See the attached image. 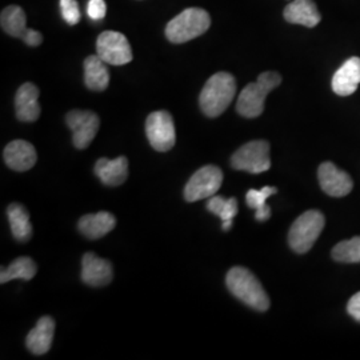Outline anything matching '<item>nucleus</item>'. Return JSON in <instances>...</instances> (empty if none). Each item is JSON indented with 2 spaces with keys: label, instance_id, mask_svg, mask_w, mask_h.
<instances>
[{
  "label": "nucleus",
  "instance_id": "1",
  "mask_svg": "<svg viewBox=\"0 0 360 360\" xmlns=\"http://www.w3.org/2000/svg\"><path fill=\"white\" fill-rule=\"evenodd\" d=\"M226 283L232 295L248 307L260 312L270 309V297L251 271L245 267H233L226 276Z\"/></svg>",
  "mask_w": 360,
  "mask_h": 360
},
{
  "label": "nucleus",
  "instance_id": "2",
  "mask_svg": "<svg viewBox=\"0 0 360 360\" xmlns=\"http://www.w3.org/2000/svg\"><path fill=\"white\" fill-rule=\"evenodd\" d=\"M236 94V80L229 72H217L210 77L200 92L199 104L205 115L218 117L221 115Z\"/></svg>",
  "mask_w": 360,
  "mask_h": 360
},
{
  "label": "nucleus",
  "instance_id": "3",
  "mask_svg": "<svg viewBox=\"0 0 360 360\" xmlns=\"http://www.w3.org/2000/svg\"><path fill=\"white\" fill-rule=\"evenodd\" d=\"M282 83L281 74L267 71L260 74L257 82L247 84L240 92L236 103V111L247 119H254L264 111V102L271 91Z\"/></svg>",
  "mask_w": 360,
  "mask_h": 360
},
{
  "label": "nucleus",
  "instance_id": "4",
  "mask_svg": "<svg viewBox=\"0 0 360 360\" xmlns=\"http://www.w3.org/2000/svg\"><path fill=\"white\" fill-rule=\"evenodd\" d=\"M211 26V16L203 8H187L174 18L166 27L171 43L181 44L202 37Z\"/></svg>",
  "mask_w": 360,
  "mask_h": 360
},
{
  "label": "nucleus",
  "instance_id": "5",
  "mask_svg": "<svg viewBox=\"0 0 360 360\" xmlns=\"http://www.w3.org/2000/svg\"><path fill=\"white\" fill-rule=\"evenodd\" d=\"M326 220L322 212L309 210L296 219L288 232V245L297 252L306 254L315 245L324 229Z\"/></svg>",
  "mask_w": 360,
  "mask_h": 360
},
{
  "label": "nucleus",
  "instance_id": "6",
  "mask_svg": "<svg viewBox=\"0 0 360 360\" xmlns=\"http://www.w3.org/2000/svg\"><path fill=\"white\" fill-rule=\"evenodd\" d=\"M232 168L250 174H262L271 167L270 143L252 141L242 146L231 158Z\"/></svg>",
  "mask_w": 360,
  "mask_h": 360
},
{
  "label": "nucleus",
  "instance_id": "7",
  "mask_svg": "<svg viewBox=\"0 0 360 360\" xmlns=\"http://www.w3.org/2000/svg\"><path fill=\"white\" fill-rule=\"evenodd\" d=\"M223 181V172L212 165L198 169L184 187V199L190 203L211 198L218 193Z\"/></svg>",
  "mask_w": 360,
  "mask_h": 360
},
{
  "label": "nucleus",
  "instance_id": "8",
  "mask_svg": "<svg viewBox=\"0 0 360 360\" xmlns=\"http://www.w3.org/2000/svg\"><path fill=\"white\" fill-rule=\"evenodd\" d=\"M146 134L156 151L167 153L176 142L174 119L167 111H155L146 122Z\"/></svg>",
  "mask_w": 360,
  "mask_h": 360
},
{
  "label": "nucleus",
  "instance_id": "9",
  "mask_svg": "<svg viewBox=\"0 0 360 360\" xmlns=\"http://www.w3.org/2000/svg\"><path fill=\"white\" fill-rule=\"evenodd\" d=\"M98 56L107 65H127L134 55L129 39L117 31H104L96 40Z\"/></svg>",
  "mask_w": 360,
  "mask_h": 360
},
{
  "label": "nucleus",
  "instance_id": "10",
  "mask_svg": "<svg viewBox=\"0 0 360 360\" xmlns=\"http://www.w3.org/2000/svg\"><path fill=\"white\" fill-rule=\"evenodd\" d=\"M65 123L72 131V143L79 150H84L95 139L101 119L92 111L72 110L65 116Z\"/></svg>",
  "mask_w": 360,
  "mask_h": 360
},
{
  "label": "nucleus",
  "instance_id": "11",
  "mask_svg": "<svg viewBox=\"0 0 360 360\" xmlns=\"http://www.w3.org/2000/svg\"><path fill=\"white\" fill-rule=\"evenodd\" d=\"M318 178L323 191L334 198L346 196L354 187V181L347 172L336 167L331 162H324L319 166Z\"/></svg>",
  "mask_w": 360,
  "mask_h": 360
},
{
  "label": "nucleus",
  "instance_id": "12",
  "mask_svg": "<svg viewBox=\"0 0 360 360\" xmlns=\"http://www.w3.org/2000/svg\"><path fill=\"white\" fill-rule=\"evenodd\" d=\"M114 278V269L110 260L87 252L82 259V281L92 287L107 285Z\"/></svg>",
  "mask_w": 360,
  "mask_h": 360
},
{
  "label": "nucleus",
  "instance_id": "13",
  "mask_svg": "<svg viewBox=\"0 0 360 360\" xmlns=\"http://www.w3.org/2000/svg\"><path fill=\"white\" fill-rule=\"evenodd\" d=\"M3 158L6 165L11 169L18 172H25L35 166L38 160V154L31 143L26 141H13L6 146Z\"/></svg>",
  "mask_w": 360,
  "mask_h": 360
},
{
  "label": "nucleus",
  "instance_id": "14",
  "mask_svg": "<svg viewBox=\"0 0 360 360\" xmlns=\"http://www.w3.org/2000/svg\"><path fill=\"white\" fill-rule=\"evenodd\" d=\"M39 89L32 83H25L15 95V112L20 122H35L40 116Z\"/></svg>",
  "mask_w": 360,
  "mask_h": 360
},
{
  "label": "nucleus",
  "instance_id": "15",
  "mask_svg": "<svg viewBox=\"0 0 360 360\" xmlns=\"http://www.w3.org/2000/svg\"><path fill=\"white\" fill-rule=\"evenodd\" d=\"M360 84V58L352 56L335 72L331 86L336 95L349 96Z\"/></svg>",
  "mask_w": 360,
  "mask_h": 360
},
{
  "label": "nucleus",
  "instance_id": "16",
  "mask_svg": "<svg viewBox=\"0 0 360 360\" xmlns=\"http://www.w3.org/2000/svg\"><path fill=\"white\" fill-rule=\"evenodd\" d=\"M283 15L288 23L309 28L318 26L322 20V15L314 0H294L284 8Z\"/></svg>",
  "mask_w": 360,
  "mask_h": 360
},
{
  "label": "nucleus",
  "instance_id": "17",
  "mask_svg": "<svg viewBox=\"0 0 360 360\" xmlns=\"http://www.w3.org/2000/svg\"><path fill=\"white\" fill-rule=\"evenodd\" d=\"M94 171L105 186H120L129 178V160L126 156H119L112 160L102 158L96 162Z\"/></svg>",
  "mask_w": 360,
  "mask_h": 360
},
{
  "label": "nucleus",
  "instance_id": "18",
  "mask_svg": "<svg viewBox=\"0 0 360 360\" xmlns=\"http://www.w3.org/2000/svg\"><path fill=\"white\" fill-rule=\"evenodd\" d=\"M55 334V322L51 316H43L27 335L26 346L34 355H44L50 351Z\"/></svg>",
  "mask_w": 360,
  "mask_h": 360
},
{
  "label": "nucleus",
  "instance_id": "19",
  "mask_svg": "<svg viewBox=\"0 0 360 360\" xmlns=\"http://www.w3.org/2000/svg\"><path fill=\"white\" fill-rule=\"evenodd\" d=\"M115 217L105 211L98 212V214L84 215L77 223L79 231L82 232L86 238L92 239V240L103 238L104 235L112 231L115 229Z\"/></svg>",
  "mask_w": 360,
  "mask_h": 360
},
{
  "label": "nucleus",
  "instance_id": "20",
  "mask_svg": "<svg viewBox=\"0 0 360 360\" xmlns=\"http://www.w3.org/2000/svg\"><path fill=\"white\" fill-rule=\"evenodd\" d=\"M84 83L91 91H104L110 84L107 63L98 55H91L84 60Z\"/></svg>",
  "mask_w": 360,
  "mask_h": 360
},
{
  "label": "nucleus",
  "instance_id": "21",
  "mask_svg": "<svg viewBox=\"0 0 360 360\" xmlns=\"http://www.w3.org/2000/svg\"><path fill=\"white\" fill-rule=\"evenodd\" d=\"M0 25L6 34L13 38H25L28 30L26 13L19 6L6 7L0 15Z\"/></svg>",
  "mask_w": 360,
  "mask_h": 360
},
{
  "label": "nucleus",
  "instance_id": "22",
  "mask_svg": "<svg viewBox=\"0 0 360 360\" xmlns=\"http://www.w3.org/2000/svg\"><path fill=\"white\" fill-rule=\"evenodd\" d=\"M13 238L19 242H28L32 236V226L30 223V214L20 203H13L7 208Z\"/></svg>",
  "mask_w": 360,
  "mask_h": 360
},
{
  "label": "nucleus",
  "instance_id": "23",
  "mask_svg": "<svg viewBox=\"0 0 360 360\" xmlns=\"http://www.w3.org/2000/svg\"><path fill=\"white\" fill-rule=\"evenodd\" d=\"M37 271H38V267L31 257H18L7 269H1L0 283H7L13 279L31 281L37 275Z\"/></svg>",
  "mask_w": 360,
  "mask_h": 360
},
{
  "label": "nucleus",
  "instance_id": "24",
  "mask_svg": "<svg viewBox=\"0 0 360 360\" xmlns=\"http://www.w3.org/2000/svg\"><path fill=\"white\" fill-rule=\"evenodd\" d=\"M276 193H278V188L266 186L262 190H250L245 195L247 206L257 211L255 219L257 221H266L270 219L271 208L267 206L266 200Z\"/></svg>",
  "mask_w": 360,
  "mask_h": 360
},
{
  "label": "nucleus",
  "instance_id": "25",
  "mask_svg": "<svg viewBox=\"0 0 360 360\" xmlns=\"http://www.w3.org/2000/svg\"><path fill=\"white\" fill-rule=\"evenodd\" d=\"M331 255L339 263H360V236L338 243Z\"/></svg>",
  "mask_w": 360,
  "mask_h": 360
},
{
  "label": "nucleus",
  "instance_id": "26",
  "mask_svg": "<svg viewBox=\"0 0 360 360\" xmlns=\"http://www.w3.org/2000/svg\"><path fill=\"white\" fill-rule=\"evenodd\" d=\"M207 210L221 219V221L232 220L238 214V200L235 198L224 199L223 196L208 198Z\"/></svg>",
  "mask_w": 360,
  "mask_h": 360
},
{
  "label": "nucleus",
  "instance_id": "27",
  "mask_svg": "<svg viewBox=\"0 0 360 360\" xmlns=\"http://www.w3.org/2000/svg\"><path fill=\"white\" fill-rule=\"evenodd\" d=\"M62 16L67 25L75 26L80 20V10L77 0H60Z\"/></svg>",
  "mask_w": 360,
  "mask_h": 360
},
{
  "label": "nucleus",
  "instance_id": "28",
  "mask_svg": "<svg viewBox=\"0 0 360 360\" xmlns=\"http://www.w3.org/2000/svg\"><path fill=\"white\" fill-rule=\"evenodd\" d=\"M107 6L104 0H90L87 6V13L92 20H102L105 16Z\"/></svg>",
  "mask_w": 360,
  "mask_h": 360
},
{
  "label": "nucleus",
  "instance_id": "29",
  "mask_svg": "<svg viewBox=\"0 0 360 360\" xmlns=\"http://www.w3.org/2000/svg\"><path fill=\"white\" fill-rule=\"evenodd\" d=\"M348 314L355 319L360 322V291L358 294L352 296L349 299L347 304Z\"/></svg>",
  "mask_w": 360,
  "mask_h": 360
},
{
  "label": "nucleus",
  "instance_id": "30",
  "mask_svg": "<svg viewBox=\"0 0 360 360\" xmlns=\"http://www.w3.org/2000/svg\"><path fill=\"white\" fill-rule=\"evenodd\" d=\"M22 40L30 47H38V46L41 44V41H43V37H41V34L39 31H35L32 28H28L25 38L22 39Z\"/></svg>",
  "mask_w": 360,
  "mask_h": 360
},
{
  "label": "nucleus",
  "instance_id": "31",
  "mask_svg": "<svg viewBox=\"0 0 360 360\" xmlns=\"http://www.w3.org/2000/svg\"><path fill=\"white\" fill-rule=\"evenodd\" d=\"M231 226L232 220H226V221H223V224H221V227H223L224 231H229V230L231 229Z\"/></svg>",
  "mask_w": 360,
  "mask_h": 360
}]
</instances>
